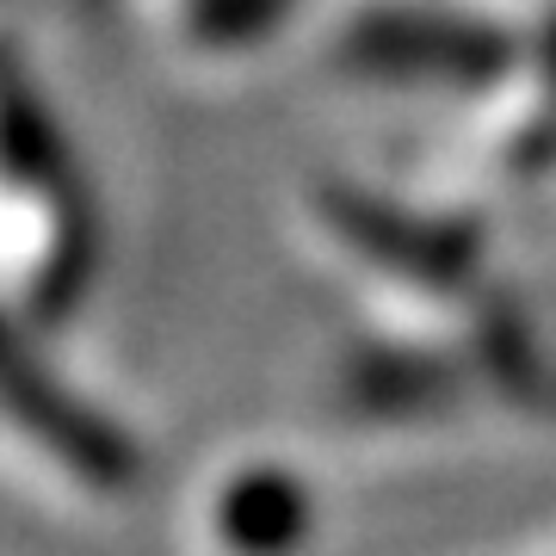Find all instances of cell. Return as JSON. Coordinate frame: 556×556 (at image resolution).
<instances>
[{
  "mask_svg": "<svg viewBox=\"0 0 556 556\" xmlns=\"http://www.w3.org/2000/svg\"><path fill=\"white\" fill-rule=\"evenodd\" d=\"M482 365L495 371L507 390H526V383L538 378L532 365V328L519 321V309L514 303H501V298H489V316H482Z\"/></svg>",
  "mask_w": 556,
  "mask_h": 556,
  "instance_id": "9",
  "label": "cell"
},
{
  "mask_svg": "<svg viewBox=\"0 0 556 556\" xmlns=\"http://www.w3.org/2000/svg\"><path fill=\"white\" fill-rule=\"evenodd\" d=\"M0 415L20 433H31L62 470H75L87 489H130L137 482V445L100 415L87 408L75 390H62L38 358H25L20 346L0 358Z\"/></svg>",
  "mask_w": 556,
  "mask_h": 556,
  "instance_id": "3",
  "label": "cell"
},
{
  "mask_svg": "<svg viewBox=\"0 0 556 556\" xmlns=\"http://www.w3.org/2000/svg\"><path fill=\"white\" fill-rule=\"evenodd\" d=\"M538 56H544V75H551V93H556V7L544 20V38H538Z\"/></svg>",
  "mask_w": 556,
  "mask_h": 556,
  "instance_id": "10",
  "label": "cell"
},
{
  "mask_svg": "<svg viewBox=\"0 0 556 556\" xmlns=\"http://www.w3.org/2000/svg\"><path fill=\"white\" fill-rule=\"evenodd\" d=\"M316 526V501L285 464H248L211 501V532L229 556H298Z\"/></svg>",
  "mask_w": 556,
  "mask_h": 556,
  "instance_id": "4",
  "label": "cell"
},
{
  "mask_svg": "<svg viewBox=\"0 0 556 556\" xmlns=\"http://www.w3.org/2000/svg\"><path fill=\"white\" fill-rule=\"evenodd\" d=\"M87 266H93V223L80 217V204H68V217H62V229H56V248H50V260H43L31 303H38L43 316H62V309L80 298Z\"/></svg>",
  "mask_w": 556,
  "mask_h": 556,
  "instance_id": "8",
  "label": "cell"
},
{
  "mask_svg": "<svg viewBox=\"0 0 556 556\" xmlns=\"http://www.w3.org/2000/svg\"><path fill=\"white\" fill-rule=\"evenodd\" d=\"M298 0H192L186 7V25H192V38L211 43V50H248L260 43L273 25H285Z\"/></svg>",
  "mask_w": 556,
  "mask_h": 556,
  "instance_id": "7",
  "label": "cell"
},
{
  "mask_svg": "<svg viewBox=\"0 0 556 556\" xmlns=\"http://www.w3.org/2000/svg\"><path fill=\"white\" fill-rule=\"evenodd\" d=\"M0 174L13 186H31V192H56L68 174L56 124L13 68H0Z\"/></svg>",
  "mask_w": 556,
  "mask_h": 556,
  "instance_id": "5",
  "label": "cell"
},
{
  "mask_svg": "<svg viewBox=\"0 0 556 556\" xmlns=\"http://www.w3.org/2000/svg\"><path fill=\"white\" fill-rule=\"evenodd\" d=\"M340 62L371 80H427L457 93H489L514 75L519 43L495 20H470V13L365 7L340 38Z\"/></svg>",
  "mask_w": 556,
  "mask_h": 556,
  "instance_id": "1",
  "label": "cell"
},
{
  "mask_svg": "<svg viewBox=\"0 0 556 556\" xmlns=\"http://www.w3.org/2000/svg\"><path fill=\"white\" fill-rule=\"evenodd\" d=\"M321 223L334 229L358 260L383 266L390 278H408L420 291H439V298H457L477 285L482 266V241L470 223H445V217H420V211H402V204L365 192V186H321L316 192Z\"/></svg>",
  "mask_w": 556,
  "mask_h": 556,
  "instance_id": "2",
  "label": "cell"
},
{
  "mask_svg": "<svg viewBox=\"0 0 556 556\" xmlns=\"http://www.w3.org/2000/svg\"><path fill=\"white\" fill-rule=\"evenodd\" d=\"M13 346H20V340H13V334H7V321H0V358H7V353H13Z\"/></svg>",
  "mask_w": 556,
  "mask_h": 556,
  "instance_id": "11",
  "label": "cell"
},
{
  "mask_svg": "<svg viewBox=\"0 0 556 556\" xmlns=\"http://www.w3.org/2000/svg\"><path fill=\"white\" fill-rule=\"evenodd\" d=\"M353 396L378 415L396 408H427V402L452 396V365L427 353H365L353 365Z\"/></svg>",
  "mask_w": 556,
  "mask_h": 556,
  "instance_id": "6",
  "label": "cell"
}]
</instances>
